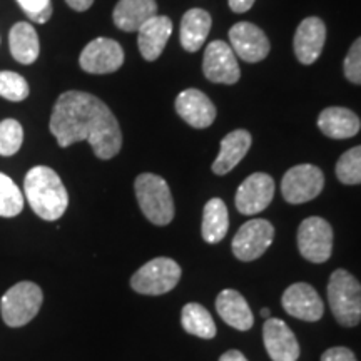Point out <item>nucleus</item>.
<instances>
[{
  "label": "nucleus",
  "instance_id": "nucleus-1",
  "mask_svg": "<svg viewBox=\"0 0 361 361\" xmlns=\"http://www.w3.org/2000/svg\"><path fill=\"white\" fill-rule=\"evenodd\" d=\"M51 133L59 146L87 141L99 159H112L123 147V133L112 111L101 99L82 90H67L56 101Z\"/></svg>",
  "mask_w": 361,
  "mask_h": 361
},
{
  "label": "nucleus",
  "instance_id": "nucleus-2",
  "mask_svg": "<svg viewBox=\"0 0 361 361\" xmlns=\"http://www.w3.org/2000/svg\"><path fill=\"white\" fill-rule=\"evenodd\" d=\"M24 192L30 207L40 219H61L69 206V194L56 171L35 166L24 179Z\"/></svg>",
  "mask_w": 361,
  "mask_h": 361
},
{
  "label": "nucleus",
  "instance_id": "nucleus-3",
  "mask_svg": "<svg viewBox=\"0 0 361 361\" xmlns=\"http://www.w3.org/2000/svg\"><path fill=\"white\" fill-rule=\"evenodd\" d=\"M134 191L142 214L152 224L168 226L174 219L173 194L164 178L152 173L139 174Z\"/></svg>",
  "mask_w": 361,
  "mask_h": 361
},
{
  "label": "nucleus",
  "instance_id": "nucleus-4",
  "mask_svg": "<svg viewBox=\"0 0 361 361\" xmlns=\"http://www.w3.org/2000/svg\"><path fill=\"white\" fill-rule=\"evenodd\" d=\"M328 303L341 326L353 328L361 322V284L346 269H336L328 283Z\"/></svg>",
  "mask_w": 361,
  "mask_h": 361
},
{
  "label": "nucleus",
  "instance_id": "nucleus-5",
  "mask_svg": "<svg viewBox=\"0 0 361 361\" xmlns=\"http://www.w3.org/2000/svg\"><path fill=\"white\" fill-rule=\"evenodd\" d=\"M44 301L39 284L20 281L8 290L0 300V314L4 323L11 328H20L37 316Z\"/></svg>",
  "mask_w": 361,
  "mask_h": 361
},
{
  "label": "nucleus",
  "instance_id": "nucleus-6",
  "mask_svg": "<svg viewBox=\"0 0 361 361\" xmlns=\"http://www.w3.org/2000/svg\"><path fill=\"white\" fill-rule=\"evenodd\" d=\"M180 266L171 258H154L141 266L130 278V288L139 295L159 296L178 286Z\"/></svg>",
  "mask_w": 361,
  "mask_h": 361
},
{
  "label": "nucleus",
  "instance_id": "nucleus-7",
  "mask_svg": "<svg viewBox=\"0 0 361 361\" xmlns=\"http://www.w3.org/2000/svg\"><path fill=\"white\" fill-rule=\"evenodd\" d=\"M298 250L311 263H326L333 251V228L326 219L311 216L298 228Z\"/></svg>",
  "mask_w": 361,
  "mask_h": 361
},
{
  "label": "nucleus",
  "instance_id": "nucleus-8",
  "mask_svg": "<svg viewBox=\"0 0 361 361\" xmlns=\"http://www.w3.org/2000/svg\"><path fill=\"white\" fill-rule=\"evenodd\" d=\"M324 188L323 171L313 164L295 166L284 174L281 194L290 204H303L319 196Z\"/></svg>",
  "mask_w": 361,
  "mask_h": 361
},
{
  "label": "nucleus",
  "instance_id": "nucleus-9",
  "mask_svg": "<svg viewBox=\"0 0 361 361\" xmlns=\"http://www.w3.org/2000/svg\"><path fill=\"white\" fill-rule=\"evenodd\" d=\"M274 228L266 219H251L238 229L233 238V255L239 261H255L264 255L273 245Z\"/></svg>",
  "mask_w": 361,
  "mask_h": 361
},
{
  "label": "nucleus",
  "instance_id": "nucleus-10",
  "mask_svg": "<svg viewBox=\"0 0 361 361\" xmlns=\"http://www.w3.org/2000/svg\"><path fill=\"white\" fill-rule=\"evenodd\" d=\"M124 64V51L119 42L107 37H97L80 52L79 66L89 74H112Z\"/></svg>",
  "mask_w": 361,
  "mask_h": 361
},
{
  "label": "nucleus",
  "instance_id": "nucleus-11",
  "mask_svg": "<svg viewBox=\"0 0 361 361\" xmlns=\"http://www.w3.org/2000/svg\"><path fill=\"white\" fill-rule=\"evenodd\" d=\"M202 72L206 79L216 84H236L241 78L236 54L231 45L223 40H214L206 47L204 59H202Z\"/></svg>",
  "mask_w": 361,
  "mask_h": 361
},
{
  "label": "nucleus",
  "instance_id": "nucleus-12",
  "mask_svg": "<svg viewBox=\"0 0 361 361\" xmlns=\"http://www.w3.org/2000/svg\"><path fill=\"white\" fill-rule=\"evenodd\" d=\"M274 197V180L266 173H255L241 183L236 191V209L241 214L252 216L264 211Z\"/></svg>",
  "mask_w": 361,
  "mask_h": 361
},
{
  "label": "nucleus",
  "instance_id": "nucleus-13",
  "mask_svg": "<svg viewBox=\"0 0 361 361\" xmlns=\"http://www.w3.org/2000/svg\"><path fill=\"white\" fill-rule=\"evenodd\" d=\"M229 39H231V49L238 57L245 62L256 64L269 54V40L266 34L258 25L251 22H238L236 25L229 30Z\"/></svg>",
  "mask_w": 361,
  "mask_h": 361
},
{
  "label": "nucleus",
  "instance_id": "nucleus-14",
  "mask_svg": "<svg viewBox=\"0 0 361 361\" xmlns=\"http://www.w3.org/2000/svg\"><path fill=\"white\" fill-rule=\"evenodd\" d=\"M281 305L288 314L303 322H318L324 313V306L318 291L308 283H295L283 293Z\"/></svg>",
  "mask_w": 361,
  "mask_h": 361
},
{
  "label": "nucleus",
  "instance_id": "nucleus-15",
  "mask_svg": "<svg viewBox=\"0 0 361 361\" xmlns=\"http://www.w3.org/2000/svg\"><path fill=\"white\" fill-rule=\"evenodd\" d=\"M264 348L273 361H298L300 345L295 333L279 318H268L263 326Z\"/></svg>",
  "mask_w": 361,
  "mask_h": 361
},
{
  "label": "nucleus",
  "instance_id": "nucleus-16",
  "mask_svg": "<svg viewBox=\"0 0 361 361\" xmlns=\"http://www.w3.org/2000/svg\"><path fill=\"white\" fill-rule=\"evenodd\" d=\"M176 112L191 128L206 129L214 123L216 107L200 89H186L176 99Z\"/></svg>",
  "mask_w": 361,
  "mask_h": 361
},
{
  "label": "nucleus",
  "instance_id": "nucleus-17",
  "mask_svg": "<svg viewBox=\"0 0 361 361\" xmlns=\"http://www.w3.org/2000/svg\"><path fill=\"white\" fill-rule=\"evenodd\" d=\"M326 40V27L319 17H308L298 25L295 34L296 59L305 66H311L322 56Z\"/></svg>",
  "mask_w": 361,
  "mask_h": 361
},
{
  "label": "nucleus",
  "instance_id": "nucleus-18",
  "mask_svg": "<svg viewBox=\"0 0 361 361\" xmlns=\"http://www.w3.org/2000/svg\"><path fill=\"white\" fill-rule=\"evenodd\" d=\"M171 34H173V22L169 17L157 13L152 19H149L137 30V45L141 56L149 62L156 61L164 51Z\"/></svg>",
  "mask_w": 361,
  "mask_h": 361
},
{
  "label": "nucleus",
  "instance_id": "nucleus-19",
  "mask_svg": "<svg viewBox=\"0 0 361 361\" xmlns=\"http://www.w3.org/2000/svg\"><path fill=\"white\" fill-rule=\"evenodd\" d=\"M216 310L223 322L238 331H247L255 323L250 305L236 290H224L216 298Z\"/></svg>",
  "mask_w": 361,
  "mask_h": 361
},
{
  "label": "nucleus",
  "instance_id": "nucleus-20",
  "mask_svg": "<svg viewBox=\"0 0 361 361\" xmlns=\"http://www.w3.org/2000/svg\"><path fill=\"white\" fill-rule=\"evenodd\" d=\"M154 16H157L156 0H119L112 19L124 32H137Z\"/></svg>",
  "mask_w": 361,
  "mask_h": 361
},
{
  "label": "nucleus",
  "instance_id": "nucleus-21",
  "mask_svg": "<svg viewBox=\"0 0 361 361\" xmlns=\"http://www.w3.org/2000/svg\"><path fill=\"white\" fill-rule=\"evenodd\" d=\"M251 141V134L245 129H236L226 135L223 141H221L219 154L213 162V173L224 176L236 168L239 162L243 161V157L247 154V151H250Z\"/></svg>",
  "mask_w": 361,
  "mask_h": 361
},
{
  "label": "nucleus",
  "instance_id": "nucleus-22",
  "mask_svg": "<svg viewBox=\"0 0 361 361\" xmlns=\"http://www.w3.org/2000/svg\"><path fill=\"white\" fill-rule=\"evenodd\" d=\"M318 128L331 139H350L358 134L360 117L346 107H328L318 117Z\"/></svg>",
  "mask_w": 361,
  "mask_h": 361
},
{
  "label": "nucleus",
  "instance_id": "nucleus-23",
  "mask_svg": "<svg viewBox=\"0 0 361 361\" xmlns=\"http://www.w3.org/2000/svg\"><path fill=\"white\" fill-rule=\"evenodd\" d=\"M211 16L202 8H191L180 20V45L186 52H197L211 30Z\"/></svg>",
  "mask_w": 361,
  "mask_h": 361
},
{
  "label": "nucleus",
  "instance_id": "nucleus-24",
  "mask_svg": "<svg viewBox=\"0 0 361 361\" xmlns=\"http://www.w3.org/2000/svg\"><path fill=\"white\" fill-rule=\"evenodd\" d=\"M8 45H11V54L20 64L29 66L37 61L40 52L39 35L35 29L27 22H17L8 34Z\"/></svg>",
  "mask_w": 361,
  "mask_h": 361
},
{
  "label": "nucleus",
  "instance_id": "nucleus-25",
  "mask_svg": "<svg viewBox=\"0 0 361 361\" xmlns=\"http://www.w3.org/2000/svg\"><path fill=\"white\" fill-rule=\"evenodd\" d=\"M229 228V214L228 207L224 201L219 197H213L206 202L204 209H202V226L201 234L202 239L209 245L223 241Z\"/></svg>",
  "mask_w": 361,
  "mask_h": 361
},
{
  "label": "nucleus",
  "instance_id": "nucleus-26",
  "mask_svg": "<svg viewBox=\"0 0 361 361\" xmlns=\"http://www.w3.org/2000/svg\"><path fill=\"white\" fill-rule=\"evenodd\" d=\"M180 324L184 331L197 338L211 340L216 336V324L213 316L200 303H188L180 313Z\"/></svg>",
  "mask_w": 361,
  "mask_h": 361
},
{
  "label": "nucleus",
  "instance_id": "nucleus-27",
  "mask_svg": "<svg viewBox=\"0 0 361 361\" xmlns=\"http://www.w3.org/2000/svg\"><path fill=\"white\" fill-rule=\"evenodd\" d=\"M24 209V194L13 180L0 173V218H16Z\"/></svg>",
  "mask_w": 361,
  "mask_h": 361
},
{
  "label": "nucleus",
  "instance_id": "nucleus-28",
  "mask_svg": "<svg viewBox=\"0 0 361 361\" xmlns=\"http://www.w3.org/2000/svg\"><path fill=\"white\" fill-rule=\"evenodd\" d=\"M336 176L346 186L361 184V146L351 147L338 159Z\"/></svg>",
  "mask_w": 361,
  "mask_h": 361
},
{
  "label": "nucleus",
  "instance_id": "nucleus-29",
  "mask_svg": "<svg viewBox=\"0 0 361 361\" xmlns=\"http://www.w3.org/2000/svg\"><path fill=\"white\" fill-rule=\"evenodd\" d=\"M24 142V129L16 119H4L0 123V156L11 157L19 152Z\"/></svg>",
  "mask_w": 361,
  "mask_h": 361
},
{
  "label": "nucleus",
  "instance_id": "nucleus-30",
  "mask_svg": "<svg viewBox=\"0 0 361 361\" xmlns=\"http://www.w3.org/2000/svg\"><path fill=\"white\" fill-rule=\"evenodd\" d=\"M30 87L27 79L12 71L0 72V97L11 102H20L29 97Z\"/></svg>",
  "mask_w": 361,
  "mask_h": 361
},
{
  "label": "nucleus",
  "instance_id": "nucleus-31",
  "mask_svg": "<svg viewBox=\"0 0 361 361\" xmlns=\"http://www.w3.org/2000/svg\"><path fill=\"white\" fill-rule=\"evenodd\" d=\"M17 4L27 13V17L37 24H45L52 16L51 0H17Z\"/></svg>",
  "mask_w": 361,
  "mask_h": 361
},
{
  "label": "nucleus",
  "instance_id": "nucleus-32",
  "mask_svg": "<svg viewBox=\"0 0 361 361\" xmlns=\"http://www.w3.org/2000/svg\"><path fill=\"white\" fill-rule=\"evenodd\" d=\"M346 79L353 84H361V37L356 39L346 54L345 64H343Z\"/></svg>",
  "mask_w": 361,
  "mask_h": 361
},
{
  "label": "nucleus",
  "instance_id": "nucleus-33",
  "mask_svg": "<svg viewBox=\"0 0 361 361\" xmlns=\"http://www.w3.org/2000/svg\"><path fill=\"white\" fill-rule=\"evenodd\" d=\"M322 361H356V356L350 348L345 346H335L322 355Z\"/></svg>",
  "mask_w": 361,
  "mask_h": 361
},
{
  "label": "nucleus",
  "instance_id": "nucleus-34",
  "mask_svg": "<svg viewBox=\"0 0 361 361\" xmlns=\"http://www.w3.org/2000/svg\"><path fill=\"white\" fill-rule=\"evenodd\" d=\"M255 2H256V0H228L231 11L236 12V13L247 12L252 6H255Z\"/></svg>",
  "mask_w": 361,
  "mask_h": 361
},
{
  "label": "nucleus",
  "instance_id": "nucleus-35",
  "mask_svg": "<svg viewBox=\"0 0 361 361\" xmlns=\"http://www.w3.org/2000/svg\"><path fill=\"white\" fill-rule=\"evenodd\" d=\"M67 6L75 12H85L94 4V0H66Z\"/></svg>",
  "mask_w": 361,
  "mask_h": 361
},
{
  "label": "nucleus",
  "instance_id": "nucleus-36",
  "mask_svg": "<svg viewBox=\"0 0 361 361\" xmlns=\"http://www.w3.org/2000/svg\"><path fill=\"white\" fill-rule=\"evenodd\" d=\"M219 361H247V360H246V356L241 353V351L229 350V351H226V353L221 355Z\"/></svg>",
  "mask_w": 361,
  "mask_h": 361
},
{
  "label": "nucleus",
  "instance_id": "nucleus-37",
  "mask_svg": "<svg viewBox=\"0 0 361 361\" xmlns=\"http://www.w3.org/2000/svg\"><path fill=\"white\" fill-rule=\"evenodd\" d=\"M261 314H263L264 318L268 319V318H269V310H268V308H263V310H261Z\"/></svg>",
  "mask_w": 361,
  "mask_h": 361
}]
</instances>
